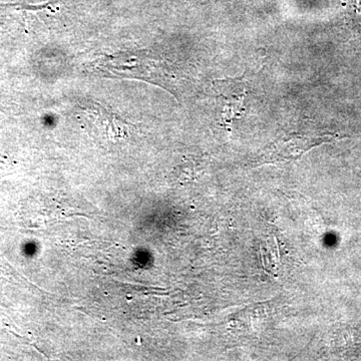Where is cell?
<instances>
[{"label": "cell", "instance_id": "6da1fadb", "mask_svg": "<svg viewBox=\"0 0 361 361\" xmlns=\"http://www.w3.org/2000/svg\"><path fill=\"white\" fill-rule=\"evenodd\" d=\"M322 142L321 137H307V135H297V137L288 139L287 141L280 142L274 149L269 152L265 156V161L290 160L292 158H297L301 154L307 152L314 145Z\"/></svg>", "mask_w": 361, "mask_h": 361}, {"label": "cell", "instance_id": "7a4b0ae2", "mask_svg": "<svg viewBox=\"0 0 361 361\" xmlns=\"http://www.w3.org/2000/svg\"><path fill=\"white\" fill-rule=\"evenodd\" d=\"M219 91L220 96L224 102V112H229L233 117L235 114H240L245 96V89L241 82L235 80H224L219 84Z\"/></svg>", "mask_w": 361, "mask_h": 361}]
</instances>
